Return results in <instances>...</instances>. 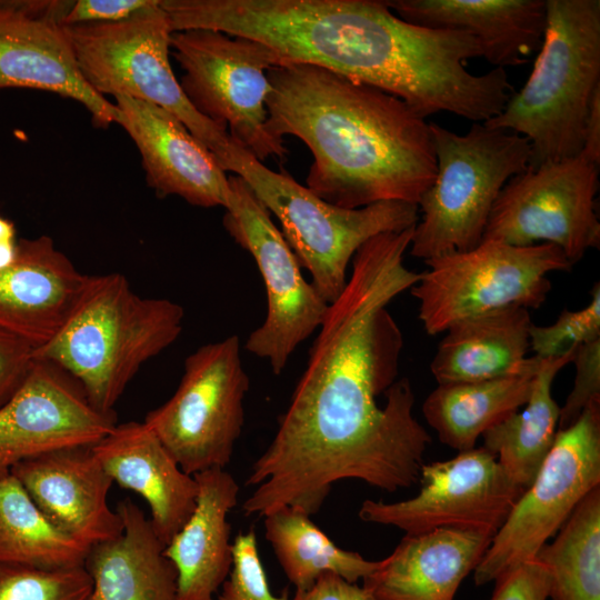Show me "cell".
Instances as JSON below:
<instances>
[{
	"label": "cell",
	"mask_w": 600,
	"mask_h": 600,
	"mask_svg": "<svg viewBox=\"0 0 600 600\" xmlns=\"http://www.w3.org/2000/svg\"><path fill=\"white\" fill-rule=\"evenodd\" d=\"M413 230L380 233L353 256L276 436L246 479L257 486L246 516L289 506L311 517L346 479L388 492L419 482L432 439L413 417L409 379H398L403 336L387 309L420 278L403 263Z\"/></svg>",
	"instance_id": "obj_1"
},
{
	"label": "cell",
	"mask_w": 600,
	"mask_h": 600,
	"mask_svg": "<svg viewBox=\"0 0 600 600\" xmlns=\"http://www.w3.org/2000/svg\"><path fill=\"white\" fill-rule=\"evenodd\" d=\"M267 77L266 128L311 151L306 187L317 197L346 209L418 206L437 173L424 118L381 89L318 66L281 63Z\"/></svg>",
	"instance_id": "obj_2"
},
{
	"label": "cell",
	"mask_w": 600,
	"mask_h": 600,
	"mask_svg": "<svg viewBox=\"0 0 600 600\" xmlns=\"http://www.w3.org/2000/svg\"><path fill=\"white\" fill-rule=\"evenodd\" d=\"M183 319L182 306L140 297L121 273L88 274L66 322L33 357L58 366L93 408L112 413L141 366L178 339Z\"/></svg>",
	"instance_id": "obj_3"
},
{
	"label": "cell",
	"mask_w": 600,
	"mask_h": 600,
	"mask_svg": "<svg viewBox=\"0 0 600 600\" xmlns=\"http://www.w3.org/2000/svg\"><path fill=\"white\" fill-rule=\"evenodd\" d=\"M546 4L544 37L527 82L483 122L524 137L530 169L581 152L590 102L600 88V1Z\"/></svg>",
	"instance_id": "obj_4"
},
{
	"label": "cell",
	"mask_w": 600,
	"mask_h": 600,
	"mask_svg": "<svg viewBox=\"0 0 600 600\" xmlns=\"http://www.w3.org/2000/svg\"><path fill=\"white\" fill-rule=\"evenodd\" d=\"M226 172L241 177L281 224V233L311 284L333 302L348 281V267L359 248L371 238L417 224V204L383 201L358 209L333 206L297 182L287 171L270 170L231 139Z\"/></svg>",
	"instance_id": "obj_5"
},
{
	"label": "cell",
	"mask_w": 600,
	"mask_h": 600,
	"mask_svg": "<svg viewBox=\"0 0 600 600\" xmlns=\"http://www.w3.org/2000/svg\"><path fill=\"white\" fill-rule=\"evenodd\" d=\"M429 128L437 173L418 203L410 243L423 260L478 246L501 189L527 170L531 156L524 137L483 122L464 134L434 122Z\"/></svg>",
	"instance_id": "obj_6"
},
{
	"label": "cell",
	"mask_w": 600,
	"mask_h": 600,
	"mask_svg": "<svg viewBox=\"0 0 600 600\" xmlns=\"http://www.w3.org/2000/svg\"><path fill=\"white\" fill-rule=\"evenodd\" d=\"M79 71L98 94L151 102L178 118L217 158L231 139L187 99L169 59L172 30L160 0L117 22L66 27ZM221 167V166H220Z\"/></svg>",
	"instance_id": "obj_7"
},
{
	"label": "cell",
	"mask_w": 600,
	"mask_h": 600,
	"mask_svg": "<svg viewBox=\"0 0 600 600\" xmlns=\"http://www.w3.org/2000/svg\"><path fill=\"white\" fill-rule=\"evenodd\" d=\"M424 262L428 269L410 290L419 301V320L431 336L491 310L511 306L538 309L551 290L548 274L572 268L552 243L513 246L493 239Z\"/></svg>",
	"instance_id": "obj_8"
},
{
	"label": "cell",
	"mask_w": 600,
	"mask_h": 600,
	"mask_svg": "<svg viewBox=\"0 0 600 600\" xmlns=\"http://www.w3.org/2000/svg\"><path fill=\"white\" fill-rule=\"evenodd\" d=\"M171 48L183 74L180 86L194 109L227 130L258 160H284L283 140L266 128L271 84L267 71L279 64L268 46L208 29L172 32Z\"/></svg>",
	"instance_id": "obj_9"
},
{
	"label": "cell",
	"mask_w": 600,
	"mask_h": 600,
	"mask_svg": "<svg viewBox=\"0 0 600 600\" xmlns=\"http://www.w3.org/2000/svg\"><path fill=\"white\" fill-rule=\"evenodd\" d=\"M240 347L232 334L189 354L176 392L143 420L188 474L224 469L232 459L250 384Z\"/></svg>",
	"instance_id": "obj_10"
},
{
	"label": "cell",
	"mask_w": 600,
	"mask_h": 600,
	"mask_svg": "<svg viewBox=\"0 0 600 600\" xmlns=\"http://www.w3.org/2000/svg\"><path fill=\"white\" fill-rule=\"evenodd\" d=\"M600 486V401H591L553 444L473 570L474 584L536 557L579 502Z\"/></svg>",
	"instance_id": "obj_11"
},
{
	"label": "cell",
	"mask_w": 600,
	"mask_h": 600,
	"mask_svg": "<svg viewBox=\"0 0 600 600\" xmlns=\"http://www.w3.org/2000/svg\"><path fill=\"white\" fill-rule=\"evenodd\" d=\"M228 183L222 224L252 256L267 294L266 319L250 333L244 349L267 359L278 376L297 347L320 328L329 303L304 279L294 253L251 187L237 174L228 176Z\"/></svg>",
	"instance_id": "obj_12"
},
{
	"label": "cell",
	"mask_w": 600,
	"mask_h": 600,
	"mask_svg": "<svg viewBox=\"0 0 600 600\" xmlns=\"http://www.w3.org/2000/svg\"><path fill=\"white\" fill-rule=\"evenodd\" d=\"M599 164L586 154L548 161L511 178L490 212L483 239L559 247L573 266L600 247Z\"/></svg>",
	"instance_id": "obj_13"
},
{
	"label": "cell",
	"mask_w": 600,
	"mask_h": 600,
	"mask_svg": "<svg viewBox=\"0 0 600 600\" xmlns=\"http://www.w3.org/2000/svg\"><path fill=\"white\" fill-rule=\"evenodd\" d=\"M419 482V493L407 500H364L359 518L399 528L406 534L458 528L494 536L526 490L483 447L461 451L449 460L424 463Z\"/></svg>",
	"instance_id": "obj_14"
},
{
	"label": "cell",
	"mask_w": 600,
	"mask_h": 600,
	"mask_svg": "<svg viewBox=\"0 0 600 600\" xmlns=\"http://www.w3.org/2000/svg\"><path fill=\"white\" fill-rule=\"evenodd\" d=\"M116 424V413L93 408L67 372L33 357L23 382L0 407V477L43 453L93 446Z\"/></svg>",
	"instance_id": "obj_15"
},
{
	"label": "cell",
	"mask_w": 600,
	"mask_h": 600,
	"mask_svg": "<svg viewBox=\"0 0 600 600\" xmlns=\"http://www.w3.org/2000/svg\"><path fill=\"white\" fill-rule=\"evenodd\" d=\"M71 1H0V90L28 88L81 103L94 126L118 122V109L83 80L62 24Z\"/></svg>",
	"instance_id": "obj_16"
},
{
	"label": "cell",
	"mask_w": 600,
	"mask_h": 600,
	"mask_svg": "<svg viewBox=\"0 0 600 600\" xmlns=\"http://www.w3.org/2000/svg\"><path fill=\"white\" fill-rule=\"evenodd\" d=\"M118 124L141 154L157 196H178L202 208L228 207L229 183L214 154L173 114L147 101L114 98Z\"/></svg>",
	"instance_id": "obj_17"
},
{
	"label": "cell",
	"mask_w": 600,
	"mask_h": 600,
	"mask_svg": "<svg viewBox=\"0 0 600 600\" xmlns=\"http://www.w3.org/2000/svg\"><path fill=\"white\" fill-rule=\"evenodd\" d=\"M10 473L43 516L70 538L90 548L122 533L121 517L108 503L113 480L92 446L43 453L16 464Z\"/></svg>",
	"instance_id": "obj_18"
},
{
	"label": "cell",
	"mask_w": 600,
	"mask_h": 600,
	"mask_svg": "<svg viewBox=\"0 0 600 600\" xmlns=\"http://www.w3.org/2000/svg\"><path fill=\"white\" fill-rule=\"evenodd\" d=\"M87 278L49 236L19 240L16 260L0 270V329L40 348L61 329Z\"/></svg>",
	"instance_id": "obj_19"
},
{
	"label": "cell",
	"mask_w": 600,
	"mask_h": 600,
	"mask_svg": "<svg viewBox=\"0 0 600 600\" xmlns=\"http://www.w3.org/2000/svg\"><path fill=\"white\" fill-rule=\"evenodd\" d=\"M92 451L113 482L146 500L152 528L168 544L196 508V478L181 469L144 422L117 423Z\"/></svg>",
	"instance_id": "obj_20"
},
{
	"label": "cell",
	"mask_w": 600,
	"mask_h": 600,
	"mask_svg": "<svg viewBox=\"0 0 600 600\" xmlns=\"http://www.w3.org/2000/svg\"><path fill=\"white\" fill-rule=\"evenodd\" d=\"M493 536L483 531L439 528L404 534L378 568L362 579L374 600H454Z\"/></svg>",
	"instance_id": "obj_21"
},
{
	"label": "cell",
	"mask_w": 600,
	"mask_h": 600,
	"mask_svg": "<svg viewBox=\"0 0 600 600\" xmlns=\"http://www.w3.org/2000/svg\"><path fill=\"white\" fill-rule=\"evenodd\" d=\"M402 20L431 29L463 32L482 47L494 68L526 63L539 51L547 26L546 0H389Z\"/></svg>",
	"instance_id": "obj_22"
},
{
	"label": "cell",
	"mask_w": 600,
	"mask_h": 600,
	"mask_svg": "<svg viewBox=\"0 0 600 600\" xmlns=\"http://www.w3.org/2000/svg\"><path fill=\"white\" fill-rule=\"evenodd\" d=\"M529 310L511 306L452 323L430 363L438 384L534 374L541 359L528 357Z\"/></svg>",
	"instance_id": "obj_23"
},
{
	"label": "cell",
	"mask_w": 600,
	"mask_h": 600,
	"mask_svg": "<svg viewBox=\"0 0 600 600\" xmlns=\"http://www.w3.org/2000/svg\"><path fill=\"white\" fill-rule=\"evenodd\" d=\"M193 477L199 487L196 508L163 552L177 571V600H213L232 568L228 514L240 488L220 468Z\"/></svg>",
	"instance_id": "obj_24"
},
{
	"label": "cell",
	"mask_w": 600,
	"mask_h": 600,
	"mask_svg": "<svg viewBox=\"0 0 600 600\" xmlns=\"http://www.w3.org/2000/svg\"><path fill=\"white\" fill-rule=\"evenodd\" d=\"M116 511L122 533L91 546L84 561L92 580L88 600H177V571L150 518L129 498Z\"/></svg>",
	"instance_id": "obj_25"
},
{
	"label": "cell",
	"mask_w": 600,
	"mask_h": 600,
	"mask_svg": "<svg viewBox=\"0 0 600 600\" xmlns=\"http://www.w3.org/2000/svg\"><path fill=\"white\" fill-rule=\"evenodd\" d=\"M534 374L438 384L423 401V417L443 444L473 449L487 430L526 404Z\"/></svg>",
	"instance_id": "obj_26"
},
{
	"label": "cell",
	"mask_w": 600,
	"mask_h": 600,
	"mask_svg": "<svg viewBox=\"0 0 600 600\" xmlns=\"http://www.w3.org/2000/svg\"><path fill=\"white\" fill-rule=\"evenodd\" d=\"M577 348L541 359L524 409L482 434V447L497 457L506 473L523 489L530 487L553 444L560 407L553 399L552 383L558 372L573 361Z\"/></svg>",
	"instance_id": "obj_27"
},
{
	"label": "cell",
	"mask_w": 600,
	"mask_h": 600,
	"mask_svg": "<svg viewBox=\"0 0 600 600\" xmlns=\"http://www.w3.org/2000/svg\"><path fill=\"white\" fill-rule=\"evenodd\" d=\"M266 538L296 591L311 588L327 572L349 582L374 571L380 560L370 561L354 551L339 548L299 508L281 507L264 516Z\"/></svg>",
	"instance_id": "obj_28"
},
{
	"label": "cell",
	"mask_w": 600,
	"mask_h": 600,
	"mask_svg": "<svg viewBox=\"0 0 600 600\" xmlns=\"http://www.w3.org/2000/svg\"><path fill=\"white\" fill-rule=\"evenodd\" d=\"M89 547L57 529L11 474L0 477V564L40 570L83 567Z\"/></svg>",
	"instance_id": "obj_29"
},
{
	"label": "cell",
	"mask_w": 600,
	"mask_h": 600,
	"mask_svg": "<svg viewBox=\"0 0 600 600\" xmlns=\"http://www.w3.org/2000/svg\"><path fill=\"white\" fill-rule=\"evenodd\" d=\"M534 559L548 571L551 600H600V486L579 502Z\"/></svg>",
	"instance_id": "obj_30"
},
{
	"label": "cell",
	"mask_w": 600,
	"mask_h": 600,
	"mask_svg": "<svg viewBox=\"0 0 600 600\" xmlns=\"http://www.w3.org/2000/svg\"><path fill=\"white\" fill-rule=\"evenodd\" d=\"M91 589L84 567L40 570L0 564V600H88Z\"/></svg>",
	"instance_id": "obj_31"
},
{
	"label": "cell",
	"mask_w": 600,
	"mask_h": 600,
	"mask_svg": "<svg viewBox=\"0 0 600 600\" xmlns=\"http://www.w3.org/2000/svg\"><path fill=\"white\" fill-rule=\"evenodd\" d=\"M530 348L539 359L559 357L584 342L600 339V283L591 289L590 302L580 310L563 309L549 326L530 327Z\"/></svg>",
	"instance_id": "obj_32"
},
{
	"label": "cell",
	"mask_w": 600,
	"mask_h": 600,
	"mask_svg": "<svg viewBox=\"0 0 600 600\" xmlns=\"http://www.w3.org/2000/svg\"><path fill=\"white\" fill-rule=\"evenodd\" d=\"M213 600H290L288 589L271 592L253 530L234 538L231 571Z\"/></svg>",
	"instance_id": "obj_33"
},
{
	"label": "cell",
	"mask_w": 600,
	"mask_h": 600,
	"mask_svg": "<svg viewBox=\"0 0 600 600\" xmlns=\"http://www.w3.org/2000/svg\"><path fill=\"white\" fill-rule=\"evenodd\" d=\"M574 383L562 407L558 430L570 427L591 401H600V339L578 346Z\"/></svg>",
	"instance_id": "obj_34"
},
{
	"label": "cell",
	"mask_w": 600,
	"mask_h": 600,
	"mask_svg": "<svg viewBox=\"0 0 600 600\" xmlns=\"http://www.w3.org/2000/svg\"><path fill=\"white\" fill-rule=\"evenodd\" d=\"M491 600H548L550 579L537 559L524 561L501 573Z\"/></svg>",
	"instance_id": "obj_35"
},
{
	"label": "cell",
	"mask_w": 600,
	"mask_h": 600,
	"mask_svg": "<svg viewBox=\"0 0 600 600\" xmlns=\"http://www.w3.org/2000/svg\"><path fill=\"white\" fill-rule=\"evenodd\" d=\"M33 351L29 342L0 329V407L27 377L33 361Z\"/></svg>",
	"instance_id": "obj_36"
},
{
	"label": "cell",
	"mask_w": 600,
	"mask_h": 600,
	"mask_svg": "<svg viewBox=\"0 0 600 600\" xmlns=\"http://www.w3.org/2000/svg\"><path fill=\"white\" fill-rule=\"evenodd\" d=\"M152 0H77L66 12L62 24L109 23L124 20L143 8Z\"/></svg>",
	"instance_id": "obj_37"
},
{
	"label": "cell",
	"mask_w": 600,
	"mask_h": 600,
	"mask_svg": "<svg viewBox=\"0 0 600 600\" xmlns=\"http://www.w3.org/2000/svg\"><path fill=\"white\" fill-rule=\"evenodd\" d=\"M290 600H374L363 588L342 577L327 572L314 584L303 591H296Z\"/></svg>",
	"instance_id": "obj_38"
},
{
	"label": "cell",
	"mask_w": 600,
	"mask_h": 600,
	"mask_svg": "<svg viewBox=\"0 0 600 600\" xmlns=\"http://www.w3.org/2000/svg\"><path fill=\"white\" fill-rule=\"evenodd\" d=\"M581 152L600 163V88L596 90L590 102Z\"/></svg>",
	"instance_id": "obj_39"
},
{
	"label": "cell",
	"mask_w": 600,
	"mask_h": 600,
	"mask_svg": "<svg viewBox=\"0 0 600 600\" xmlns=\"http://www.w3.org/2000/svg\"><path fill=\"white\" fill-rule=\"evenodd\" d=\"M17 256V242L4 241L0 242V270L8 268L13 263Z\"/></svg>",
	"instance_id": "obj_40"
},
{
	"label": "cell",
	"mask_w": 600,
	"mask_h": 600,
	"mask_svg": "<svg viewBox=\"0 0 600 600\" xmlns=\"http://www.w3.org/2000/svg\"><path fill=\"white\" fill-rule=\"evenodd\" d=\"M16 228L12 221L0 217V242L14 241Z\"/></svg>",
	"instance_id": "obj_41"
}]
</instances>
